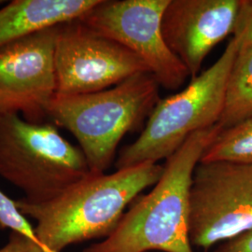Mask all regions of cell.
Returning a JSON list of instances; mask_svg holds the SVG:
<instances>
[{"instance_id": "cell-1", "label": "cell", "mask_w": 252, "mask_h": 252, "mask_svg": "<svg viewBox=\"0 0 252 252\" xmlns=\"http://www.w3.org/2000/svg\"><path fill=\"white\" fill-rule=\"evenodd\" d=\"M162 171L163 165L148 162L111 174L91 172L48 203H15L24 216L36 220V237L46 250L61 252L74 244L108 237L126 207L154 186Z\"/></svg>"}, {"instance_id": "cell-16", "label": "cell", "mask_w": 252, "mask_h": 252, "mask_svg": "<svg viewBox=\"0 0 252 252\" xmlns=\"http://www.w3.org/2000/svg\"><path fill=\"white\" fill-rule=\"evenodd\" d=\"M0 252H50L25 234L11 232L9 241L0 249Z\"/></svg>"}, {"instance_id": "cell-18", "label": "cell", "mask_w": 252, "mask_h": 252, "mask_svg": "<svg viewBox=\"0 0 252 252\" xmlns=\"http://www.w3.org/2000/svg\"><path fill=\"white\" fill-rule=\"evenodd\" d=\"M0 3H4V1H0Z\"/></svg>"}, {"instance_id": "cell-5", "label": "cell", "mask_w": 252, "mask_h": 252, "mask_svg": "<svg viewBox=\"0 0 252 252\" xmlns=\"http://www.w3.org/2000/svg\"><path fill=\"white\" fill-rule=\"evenodd\" d=\"M238 47L233 37L213 65L191 79L185 89L159 100L141 134L122 150L115 163L117 169L166 160L189 135L218 125Z\"/></svg>"}, {"instance_id": "cell-9", "label": "cell", "mask_w": 252, "mask_h": 252, "mask_svg": "<svg viewBox=\"0 0 252 252\" xmlns=\"http://www.w3.org/2000/svg\"><path fill=\"white\" fill-rule=\"evenodd\" d=\"M60 26L0 48V114L22 113L34 124L48 117L56 95L55 43Z\"/></svg>"}, {"instance_id": "cell-3", "label": "cell", "mask_w": 252, "mask_h": 252, "mask_svg": "<svg viewBox=\"0 0 252 252\" xmlns=\"http://www.w3.org/2000/svg\"><path fill=\"white\" fill-rule=\"evenodd\" d=\"M159 88L151 73H140L107 90L56 94L47 114L76 137L90 171L101 174L113 162L124 136L149 118L161 99Z\"/></svg>"}, {"instance_id": "cell-14", "label": "cell", "mask_w": 252, "mask_h": 252, "mask_svg": "<svg viewBox=\"0 0 252 252\" xmlns=\"http://www.w3.org/2000/svg\"><path fill=\"white\" fill-rule=\"evenodd\" d=\"M7 228L10 229L11 232L25 234L41 245L36 237L35 228L32 227L27 218L21 213L15 201L11 200L0 189V229L4 230Z\"/></svg>"}, {"instance_id": "cell-6", "label": "cell", "mask_w": 252, "mask_h": 252, "mask_svg": "<svg viewBox=\"0 0 252 252\" xmlns=\"http://www.w3.org/2000/svg\"><path fill=\"white\" fill-rule=\"evenodd\" d=\"M252 228V164L199 162L189 189V240L207 251Z\"/></svg>"}, {"instance_id": "cell-15", "label": "cell", "mask_w": 252, "mask_h": 252, "mask_svg": "<svg viewBox=\"0 0 252 252\" xmlns=\"http://www.w3.org/2000/svg\"><path fill=\"white\" fill-rule=\"evenodd\" d=\"M233 34L239 44L252 45V1L241 0Z\"/></svg>"}, {"instance_id": "cell-10", "label": "cell", "mask_w": 252, "mask_h": 252, "mask_svg": "<svg viewBox=\"0 0 252 252\" xmlns=\"http://www.w3.org/2000/svg\"><path fill=\"white\" fill-rule=\"evenodd\" d=\"M241 0H169L163 11L164 41L189 72L198 76L212 49L234 33Z\"/></svg>"}, {"instance_id": "cell-4", "label": "cell", "mask_w": 252, "mask_h": 252, "mask_svg": "<svg viewBox=\"0 0 252 252\" xmlns=\"http://www.w3.org/2000/svg\"><path fill=\"white\" fill-rule=\"evenodd\" d=\"M90 173L81 148L55 126L0 114V177L24 191L26 203H48Z\"/></svg>"}, {"instance_id": "cell-13", "label": "cell", "mask_w": 252, "mask_h": 252, "mask_svg": "<svg viewBox=\"0 0 252 252\" xmlns=\"http://www.w3.org/2000/svg\"><path fill=\"white\" fill-rule=\"evenodd\" d=\"M212 162L252 164V117L218 134L199 162Z\"/></svg>"}, {"instance_id": "cell-2", "label": "cell", "mask_w": 252, "mask_h": 252, "mask_svg": "<svg viewBox=\"0 0 252 252\" xmlns=\"http://www.w3.org/2000/svg\"><path fill=\"white\" fill-rule=\"evenodd\" d=\"M219 125L189 135L163 165L153 189L139 195L114 232L84 252H193L189 240V189L192 175Z\"/></svg>"}, {"instance_id": "cell-8", "label": "cell", "mask_w": 252, "mask_h": 252, "mask_svg": "<svg viewBox=\"0 0 252 252\" xmlns=\"http://www.w3.org/2000/svg\"><path fill=\"white\" fill-rule=\"evenodd\" d=\"M55 71L59 95L107 90L135 75L150 73L131 51L79 20L60 26L55 43Z\"/></svg>"}, {"instance_id": "cell-17", "label": "cell", "mask_w": 252, "mask_h": 252, "mask_svg": "<svg viewBox=\"0 0 252 252\" xmlns=\"http://www.w3.org/2000/svg\"><path fill=\"white\" fill-rule=\"evenodd\" d=\"M214 252H252V228L243 234L218 245Z\"/></svg>"}, {"instance_id": "cell-7", "label": "cell", "mask_w": 252, "mask_h": 252, "mask_svg": "<svg viewBox=\"0 0 252 252\" xmlns=\"http://www.w3.org/2000/svg\"><path fill=\"white\" fill-rule=\"evenodd\" d=\"M168 2L100 0L79 21L95 33L131 51L145 63L160 86L178 90L189 75L162 36V14Z\"/></svg>"}, {"instance_id": "cell-11", "label": "cell", "mask_w": 252, "mask_h": 252, "mask_svg": "<svg viewBox=\"0 0 252 252\" xmlns=\"http://www.w3.org/2000/svg\"><path fill=\"white\" fill-rule=\"evenodd\" d=\"M100 0H14L0 9V48L48 27L82 18Z\"/></svg>"}, {"instance_id": "cell-12", "label": "cell", "mask_w": 252, "mask_h": 252, "mask_svg": "<svg viewBox=\"0 0 252 252\" xmlns=\"http://www.w3.org/2000/svg\"><path fill=\"white\" fill-rule=\"evenodd\" d=\"M239 44V43H238ZM252 117V45L239 44L226 85L221 131Z\"/></svg>"}]
</instances>
